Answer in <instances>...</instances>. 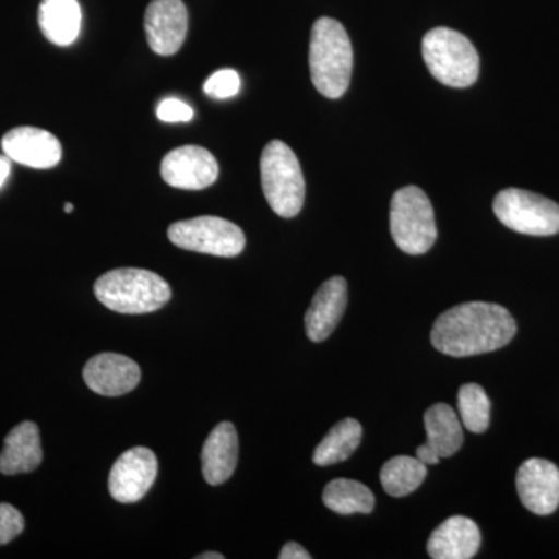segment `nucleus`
<instances>
[{"instance_id":"14","label":"nucleus","mask_w":559,"mask_h":559,"mask_svg":"<svg viewBox=\"0 0 559 559\" xmlns=\"http://www.w3.org/2000/svg\"><path fill=\"white\" fill-rule=\"evenodd\" d=\"M140 367L131 358L117 353H100L90 359L83 370L84 382L103 396L127 395L138 388Z\"/></svg>"},{"instance_id":"26","label":"nucleus","mask_w":559,"mask_h":559,"mask_svg":"<svg viewBox=\"0 0 559 559\" xmlns=\"http://www.w3.org/2000/svg\"><path fill=\"white\" fill-rule=\"evenodd\" d=\"M25 522L21 511L10 503H0V546L11 543L24 532Z\"/></svg>"},{"instance_id":"13","label":"nucleus","mask_w":559,"mask_h":559,"mask_svg":"<svg viewBox=\"0 0 559 559\" xmlns=\"http://www.w3.org/2000/svg\"><path fill=\"white\" fill-rule=\"evenodd\" d=\"M2 150L10 160L36 170L57 167L62 157L60 140L51 132L35 127H17L7 132Z\"/></svg>"},{"instance_id":"31","label":"nucleus","mask_w":559,"mask_h":559,"mask_svg":"<svg viewBox=\"0 0 559 559\" xmlns=\"http://www.w3.org/2000/svg\"><path fill=\"white\" fill-rule=\"evenodd\" d=\"M198 559H224L223 554H218V551H205V554L200 555V557H197Z\"/></svg>"},{"instance_id":"18","label":"nucleus","mask_w":559,"mask_h":559,"mask_svg":"<svg viewBox=\"0 0 559 559\" xmlns=\"http://www.w3.org/2000/svg\"><path fill=\"white\" fill-rule=\"evenodd\" d=\"M43 462V447L38 425L24 421L11 429L0 452V473L5 476L27 474Z\"/></svg>"},{"instance_id":"12","label":"nucleus","mask_w":559,"mask_h":559,"mask_svg":"<svg viewBox=\"0 0 559 559\" xmlns=\"http://www.w3.org/2000/svg\"><path fill=\"white\" fill-rule=\"evenodd\" d=\"M522 506L539 514L555 513L559 507V469L549 460L530 459L522 463L516 476Z\"/></svg>"},{"instance_id":"11","label":"nucleus","mask_w":559,"mask_h":559,"mask_svg":"<svg viewBox=\"0 0 559 559\" xmlns=\"http://www.w3.org/2000/svg\"><path fill=\"white\" fill-rule=\"evenodd\" d=\"M189 32V13L182 0H153L145 13L151 50L162 57L178 53Z\"/></svg>"},{"instance_id":"2","label":"nucleus","mask_w":559,"mask_h":559,"mask_svg":"<svg viewBox=\"0 0 559 559\" xmlns=\"http://www.w3.org/2000/svg\"><path fill=\"white\" fill-rule=\"evenodd\" d=\"M352 70V43L344 25L320 17L312 25L310 40V72L316 90L331 100L341 98L348 90Z\"/></svg>"},{"instance_id":"7","label":"nucleus","mask_w":559,"mask_h":559,"mask_svg":"<svg viewBox=\"0 0 559 559\" xmlns=\"http://www.w3.org/2000/svg\"><path fill=\"white\" fill-rule=\"evenodd\" d=\"M496 216L503 226L533 237L559 234V205L540 194L521 189L500 191L495 198Z\"/></svg>"},{"instance_id":"3","label":"nucleus","mask_w":559,"mask_h":559,"mask_svg":"<svg viewBox=\"0 0 559 559\" xmlns=\"http://www.w3.org/2000/svg\"><path fill=\"white\" fill-rule=\"evenodd\" d=\"M95 297L120 314H146L160 310L171 299V288L160 275L138 267L106 272L95 282Z\"/></svg>"},{"instance_id":"5","label":"nucleus","mask_w":559,"mask_h":559,"mask_svg":"<svg viewBox=\"0 0 559 559\" xmlns=\"http://www.w3.org/2000/svg\"><path fill=\"white\" fill-rule=\"evenodd\" d=\"M260 171L271 209L282 218L299 215L305 202V178L294 151L282 140H272L261 154Z\"/></svg>"},{"instance_id":"17","label":"nucleus","mask_w":559,"mask_h":559,"mask_svg":"<svg viewBox=\"0 0 559 559\" xmlns=\"http://www.w3.org/2000/svg\"><path fill=\"white\" fill-rule=\"evenodd\" d=\"M202 474L210 485L230 479L238 463V433L229 421L219 423L210 432L201 454Z\"/></svg>"},{"instance_id":"28","label":"nucleus","mask_w":559,"mask_h":559,"mask_svg":"<svg viewBox=\"0 0 559 559\" xmlns=\"http://www.w3.org/2000/svg\"><path fill=\"white\" fill-rule=\"evenodd\" d=\"M280 559H311V555L308 554L300 544L288 543L283 547L278 555Z\"/></svg>"},{"instance_id":"1","label":"nucleus","mask_w":559,"mask_h":559,"mask_svg":"<svg viewBox=\"0 0 559 559\" xmlns=\"http://www.w3.org/2000/svg\"><path fill=\"white\" fill-rule=\"evenodd\" d=\"M516 330L513 316L500 305L468 301L436 320L430 341L443 355L466 358L506 347Z\"/></svg>"},{"instance_id":"32","label":"nucleus","mask_w":559,"mask_h":559,"mask_svg":"<svg viewBox=\"0 0 559 559\" xmlns=\"http://www.w3.org/2000/svg\"><path fill=\"white\" fill-rule=\"evenodd\" d=\"M64 210L66 213H72L73 210H75V207H73V204H70V202H68V204L64 205Z\"/></svg>"},{"instance_id":"8","label":"nucleus","mask_w":559,"mask_h":559,"mask_svg":"<svg viewBox=\"0 0 559 559\" xmlns=\"http://www.w3.org/2000/svg\"><path fill=\"white\" fill-rule=\"evenodd\" d=\"M168 238L180 249L226 259L240 255L246 246L240 227L219 216L179 221L168 227Z\"/></svg>"},{"instance_id":"23","label":"nucleus","mask_w":559,"mask_h":559,"mask_svg":"<svg viewBox=\"0 0 559 559\" xmlns=\"http://www.w3.org/2000/svg\"><path fill=\"white\" fill-rule=\"evenodd\" d=\"M425 463L419 462L417 457L409 455H399L390 459L381 469V484L388 495L393 498H404L411 495L426 479Z\"/></svg>"},{"instance_id":"15","label":"nucleus","mask_w":559,"mask_h":559,"mask_svg":"<svg viewBox=\"0 0 559 559\" xmlns=\"http://www.w3.org/2000/svg\"><path fill=\"white\" fill-rule=\"evenodd\" d=\"M348 288L344 277L326 280L316 293L305 316L307 336L312 342L329 340L347 310Z\"/></svg>"},{"instance_id":"10","label":"nucleus","mask_w":559,"mask_h":559,"mask_svg":"<svg viewBox=\"0 0 559 559\" xmlns=\"http://www.w3.org/2000/svg\"><path fill=\"white\" fill-rule=\"evenodd\" d=\"M218 162L201 146L187 145L170 151L160 165L168 186L182 190H204L218 179Z\"/></svg>"},{"instance_id":"20","label":"nucleus","mask_w":559,"mask_h":559,"mask_svg":"<svg viewBox=\"0 0 559 559\" xmlns=\"http://www.w3.org/2000/svg\"><path fill=\"white\" fill-rule=\"evenodd\" d=\"M426 444L440 459L452 457L462 448L463 429L450 404L430 406L425 414Z\"/></svg>"},{"instance_id":"9","label":"nucleus","mask_w":559,"mask_h":559,"mask_svg":"<svg viewBox=\"0 0 559 559\" xmlns=\"http://www.w3.org/2000/svg\"><path fill=\"white\" fill-rule=\"evenodd\" d=\"M156 454L148 448H132L114 463L109 474L110 496L120 503H134L145 498L157 477Z\"/></svg>"},{"instance_id":"4","label":"nucleus","mask_w":559,"mask_h":559,"mask_svg":"<svg viewBox=\"0 0 559 559\" xmlns=\"http://www.w3.org/2000/svg\"><path fill=\"white\" fill-rule=\"evenodd\" d=\"M421 50L429 72L444 86L463 90L479 79V53L462 33L433 28L423 38Z\"/></svg>"},{"instance_id":"27","label":"nucleus","mask_w":559,"mask_h":559,"mask_svg":"<svg viewBox=\"0 0 559 559\" xmlns=\"http://www.w3.org/2000/svg\"><path fill=\"white\" fill-rule=\"evenodd\" d=\"M193 109L178 98H167L157 106V119L165 123H183L193 119Z\"/></svg>"},{"instance_id":"25","label":"nucleus","mask_w":559,"mask_h":559,"mask_svg":"<svg viewBox=\"0 0 559 559\" xmlns=\"http://www.w3.org/2000/svg\"><path fill=\"white\" fill-rule=\"evenodd\" d=\"M240 75L234 69H223L210 75L204 84L205 95L215 100L235 97L240 91Z\"/></svg>"},{"instance_id":"24","label":"nucleus","mask_w":559,"mask_h":559,"mask_svg":"<svg viewBox=\"0 0 559 559\" xmlns=\"http://www.w3.org/2000/svg\"><path fill=\"white\" fill-rule=\"evenodd\" d=\"M459 412L463 426L474 433L488 429L491 403L479 384H465L459 390Z\"/></svg>"},{"instance_id":"6","label":"nucleus","mask_w":559,"mask_h":559,"mask_svg":"<svg viewBox=\"0 0 559 559\" xmlns=\"http://www.w3.org/2000/svg\"><path fill=\"white\" fill-rule=\"evenodd\" d=\"M393 241L409 255H423L437 240L436 215L428 194L418 187L396 191L390 204Z\"/></svg>"},{"instance_id":"29","label":"nucleus","mask_w":559,"mask_h":559,"mask_svg":"<svg viewBox=\"0 0 559 559\" xmlns=\"http://www.w3.org/2000/svg\"><path fill=\"white\" fill-rule=\"evenodd\" d=\"M415 457H417L419 462L425 463L426 466L437 465V463L440 462L439 455H437L433 450H430L426 443L418 447L417 455H415Z\"/></svg>"},{"instance_id":"19","label":"nucleus","mask_w":559,"mask_h":559,"mask_svg":"<svg viewBox=\"0 0 559 559\" xmlns=\"http://www.w3.org/2000/svg\"><path fill=\"white\" fill-rule=\"evenodd\" d=\"M81 7L76 0H43L39 5L40 32L55 46L75 43L81 31Z\"/></svg>"},{"instance_id":"21","label":"nucleus","mask_w":559,"mask_h":559,"mask_svg":"<svg viewBox=\"0 0 559 559\" xmlns=\"http://www.w3.org/2000/svg\"><path fill=\"white\" fill-rule=\"evenodd\" d=\"M362 440V426L353 418H345L330 429L316 448L312 462L318 466H330L345 462L358 450Z\"/></svg>"},{"instance_id":"16","label":"nucleus","mask_w":559,"mask_h":559,"mask_svg":"<svg viewBox=\"0 0 559 559\" xmlns=\"http://www.w3.org/2000/svg\"><path fill=\"white\" fill-rule=\"evenodd\" d=\"M480 543L476 522L465 516H452L433 530L428 540V554L433 559H471L476 557Z\"/></svg>"},{"instance_id":"30","label":"nucleus","mask_w":559,"mask_h":559,"mask_svg":"<svg viewBox=\"0 0 559 559\" xmlns=\"http://www.w3.org/2000/svg\"><path fill=\"white\" fill-rule=\"evenodd\" d=\"M11 171V162L7 156H0V189H2L5 180L9 179Z\"/></svg>"},{"instance_id":"22","label":"nucleus","mask_w":559,"mask_h":559,"mask_svg":"<svg viewBox=\"0 0 559 559\" xmlns=\"http://www.w3.org/2000/svg\"><path fill=\"white\" fill-rule=\"evenodd\" d=\"M323 503L337 514H369L374 509V496L360 481L336 479L323 489Z\"/></svg>"}]
</instances>
